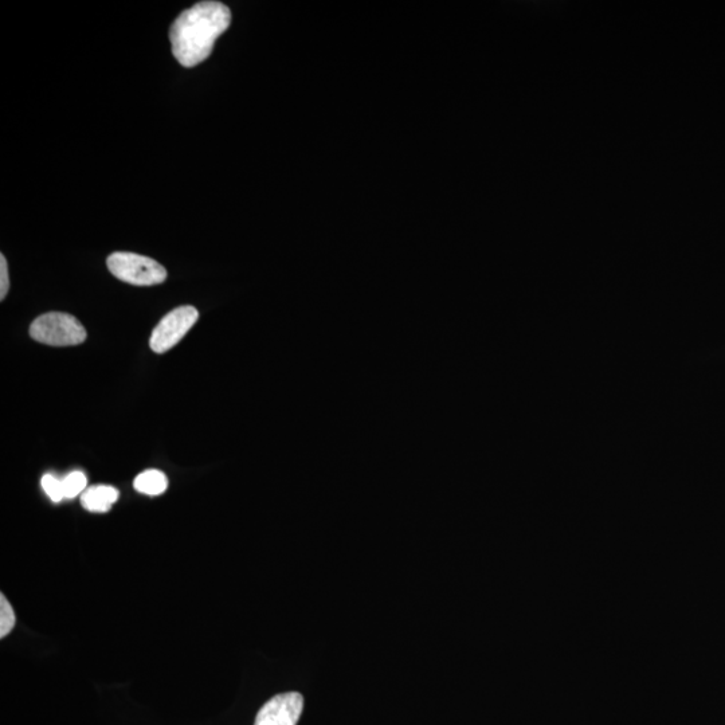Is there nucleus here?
Wrapping results in <instances>:
<instances>
[{
	"label": "nucleus",
	"mask_w": 725,
	"mask_h": 725,
	"mask_svg": "<svg viewBox=\"0 0 725 725\" xmlns=\"http://www.w3.org/2000/svg\"><path fill=\"white\" fill-rule=\"evenodd\" d=\"M231 23V11L221 2H199L183 11L170 30L172 53L184 68H194L213 53L214 43Z\"/></svg>",
	"instance_id": "nucleus-1"
},
{
	"label": "nucleus",
	"mask_w": 725,
	"mask_h": 725,
	"mask_svg": "<svg viewBox=\"0 0 725 725\" xmlns=\"http://www.w3.org/2000/svg\"><path fill=\"white\" fill-rule=\"evenodd\" d=\"M30 336L35 342L47 346L69 347L84 343L86 331L76 317L68 313L50 312L33 321Z\"/></svg>",
	"instance_id": "nucleus-2"
},
{
	"label": "nucleus",
	"mask_w": 725,
	"mask_h": 725,
	"mask_svg": "<svg viewBox=\"0 0 725 725\" xmlns=\"http://www.w3.org/2000/svg\"><path fill=\"white\" fill-rule=\"evenodd\" d=\"M109 272L136 286H152L167 280V270L158 261L135 253L117 252L108 257Z\"/></svg>",
	"instance_id": "nucleus-3"
},
{
	"label": "nucleus",
	"mask_w": 725,
	"mask_h": 725,
	"mask_svg": "<svg viewBox=\"0 0 725 725\" xmlns=\"http://www.w3.org/2000/svg\"><path fill=\"white\" fill-rule=\"evenodd\" d=\"M199 319L197 308L191 305L175 308L164 316L152 332L150 346L156 354L170 351L187 335Z\"/></svg>",
	"instance_id": "nucleus-4"
},
{
	"label": "nucleus",
	"mask_w": 725,
	"mask_h": 725,
	"mask_svg": "<svg viewBox=\"0 0 725 725\" xmlns=\"http://www.w3.org/2000/svg\"><path fill=\"white\" fill-rule=\"evenodd\" d=\"M304 709L301 693L289 692L272 697L260 709L254 725H297Z\"/></svg>",
	"instance_id": "nucleus-5"
},
{
	"label": "nucleus",
	"mask_w": 725,
	"mask_h": 725,
	"mask_svg": "<svg viewBox=\"0 0 725 725\" xmlns=\"http://www.w3.org/2000/svg\"><path fill=\"white\" fill-rule=\"evenodd\" d=\"M119 491L108 485H96L86 489L81 495V504L86 511L105 513L111 511L113 504L119 500Z\"/></svg>",
	"instance_id": "nucleus-6"
},
{
	"label": "nucleus",
	"mask_w": 725,
	"mask_h": 725,
	"mask_svg": "<svg viewBox=\"0 0 725 725\" xmlns=\"http://www.w3.org/2000/svg\"><path fill=\"white\" fill-rule=\"evenodd\" d=\"M133 487H135L137 492L143 493V495H163L168 488V478L166 474L160 472V470H145V472L140 473L139 476L135 478V481H133Z\"/></svg>",
	"instance_id": "nucleus-7"
},
{
	"label": "nucleus",
	"mask_w": 725,
	"mask_h": 725,
	"mask_svg": "<svg viewBox=\"0 0 725 725\" xmlns=\"http://www.w3.org/2000/svg\"><path fill=\"white\" fill-rule=\"evenodd\" d=\"M86 484H88V480H86L84 473L78 472V470L70 473L69 476H66L62 480L65 499H74V497L84 493L86 491Z\"/></svg>",
	"instance_id": "nucleus-8"
},
{
	"label": "nucleus",
	"mask_w": 725,
	"mask_h": 725,
	"mask_svg": "<svg viewBox=\"0 0 725 725\" xmlns=\"http://www.w3.org/2000/svg\"><path fill=\"white\" fill-rule=\"evenodd\" d=\"M17 623L13 606L7 601L5 595H0V638L9 636Z\"/></svg>",
	"instance_id": "nucleus-9"
},
{
	"label": "nucleus",
	"mask_w": 725,
	"mask_h": 725,
	"mask_svg": "<svg viewBox=\"0 0 725 725\" xmlns=\"http://www.w3.org/2000/svg\"><path fill=\"white\" fill-rule=\"evenodd\" d=\"M41 485L46 495L52 499L53 503H60L65 499L64 488H62V480L54 477L53 474H45L42 477Z\"/></svg>",
	"instance_id": "nucleus-10"
},
{
	"label": "nucleus",
	"mask_w": 725,
	"mask_h": 725,
	"mask_svg": "<svg viewBox=\"0 0 725 725\" xmlns=\"http://www.w3.org/2000/svg\"><path fill=\"white\" fill-rule=\"evenodd\" d=\"M10 278H9V266L5 256H0V300H5L7 293H9Z\"/></svg>",
	"instance_id": "nucleus-11"
}]
</instances>
